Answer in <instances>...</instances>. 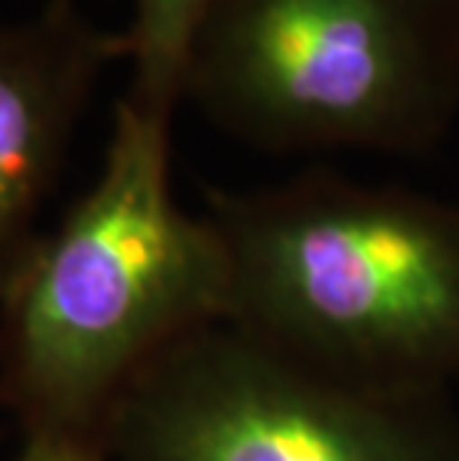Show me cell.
<instances>
[{
	"label": "cell",
	"instance_id": "6da1fadb",
	"mask_svg": "<svg viewBox=\"0 0 459 461\" xmlns=\"http://www.w3.org/2000/svg\"><path fill=\"white\" fill-rule=\"evenodd\" d=\"M170 122L116 102L96 182L0 292V405L22 438H99L155 360L227 321V253L173 197Z\"/></svg>",
	"mask_w": 459,
	"mask_h": 461
},
{
	"label": "cell",
	"instance_id": "7a4b0ae2",
	"mask_svg": "<svg viewBox=\"0 0 459 461\" xmlns=\"http://www.w3.org/2000/svg\"><path fill=\"white\" fill-rule=\"evenodd\" d=\"M227 325L301 366L390 393L459 378V205L340 173L212 188Z\"/></svg>",
	"mask_w": 459,
	"mask_h": 461
},
{
	"label": "cell",
	"instance_id": "3957f363",
	"mask_svg": "<svg viewBox=\"0 0 459 461\" xmlns=\"http://www.w3.org/2000/svg\"><path fill=\"white\" fill-rule=\"evenodd\" d=\"M182 99L262 152H427L459 113V0H212Z\"/></svg>",
	"mask_w": 459,
	"mask_h": 461
},
{
	"label": "cell",
	"instance_id": "277c9868",
	"mask_svg": "<svg viewBox=\"0 0 459 461\" xmlns=\"http://www.w3.org/2000/svg\"><path fill=\"white\" fill-rule=\"evenodd\" d=\"M107 461H459L447 393L335 381L227 325L203 328L125 390Z\"/></svg>",
	"mask_w": 459,
	"mask_h": 461
},
{
	"label": "cell",
	"instance_id": "5b68a950",
	"mask_svg": "<svg viewBox=\"0 0 459 461\" xmlns=\"http://www.w3.org/2000/svg\"><path fill=\"white\" fill-rule=\"evenodd\" d=\"M120 60H129L125 33L96 27L75 0L0 24V292L42 232L87 102Z\"/></svg>",
	"mask_w": 459,
	"mask_h": 461
},
{
	"label": "cell",
	"instance_id": "8992f818",
	"mask_svg": "<svg viewBox=\"0 0 459 461\" xmlns=\"http://www.w3.org/2000/svg\"><path fill=\"white\" fill-rule=\"evenodd\" d=\"M212 0H134L125 27L132 86L125 99L155 116L173 120L182 102V81L191 42Z\"/></svg>",
	"mask_w": 459,
	"mask_h": 461
},
{
	"label": "cell",
	"instance_id": "52a82bcc",
	"mask_svg": "<svg viewBox=\"0 0 459 461\" xmlns=\"http://www.w3.org/2000/svg\"><path fill=\"white\" fill-rule=\"evenodd\" d=\"M15 461H107L99 438L24 435Z\"/></svg>",
	"mask_w": 459,
	"mask_h": 461
}]
</instances>
